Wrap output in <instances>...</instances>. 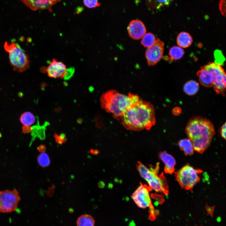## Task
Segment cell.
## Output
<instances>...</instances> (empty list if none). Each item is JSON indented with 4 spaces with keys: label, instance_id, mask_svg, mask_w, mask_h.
Instances as JSON below:
<instances>
[{
    "label": "cell",
    "instance_id": "1",
    "mask_svg": "<svg viewBox=\"0 0 226 226\" xmlns=\"http://www.w3.org/2000/svg\"><path fill=\"white\" fill-rule=\"evenodd\" d=\"M119 120L128 130H149L156 123L155 109L150 102L141 99L129 107Z\"/></svg>",
    "mask_w": 226,
    "mask_h": 226
},
{
    "label": "cell",
    "instance_id": "2",
    "mask_svg": "<svg viewBox=\"0 0 226 226\" xmlns=\"http://www.w3.org/2000/svg\"><path fill=\"white\" fill-rule=\"evenodd\" d=\"M186 132L193 145L194 150L201 153L208 147L215 133L212 122L202 116L191 118L186 126Z\"/></svg>",
    "mask_w": 226,
    "mask_h": 226
},
{
    "label": "cell",
    "instance_id": "3",
    "mask_svg": "<svg viewBox=\"0 0 226 226\" xmlns=\"http://www.w3.org/2000/svg\"><path fill=\"white\" fill-rule=\"evenodd\" d=\"M141 99L137 94L130 93L125 94L116 90H110L101 96V106L106 112L111 114L114 118L119 120L129 107Z\"/></svg>",
    "mask_w": 226,
    "mask_h": 226
},
{
    "label": "cell",
    "instance_id": "4",
    "mask_svg": "<svg viewBox=\"0 0 226 226\" xmlns=\"http://www.w3.org/2000/svg\"><path fill=\"white\" fill-rule=\"evenodd\" d=\"M4 46L8 53L10 64L14 71L23 72L28 69L30 65L29 57L18 43L6 41Z\"/></svg>",
    "mask_w": 226,
    "mask_h": 226
},
{
    "label": "cell",
    "instance_id": "5",
    "mask_svg": "<svg viewBox=\"0 0 226 226\" xmlns=\"http://www.w3.org/2000/svg\"><path fill=\"white\" fill-rule=\"evenodd\" d=\"M137 169L141 176L148 183L149 187L157 192L168 193V187L163 177L159 176L157 173L159 165L155 168L149 169L146 166L138 162Z\"/></svg>",
    "mask_w": 226,
    "mask_h": 226
},
{
    "label": "cell",
    "instance_id": "6",
    "mask_svg": "<svg viewBox=\"0 0 226 226\" xmlns=\"http://www.w3.org/2000/svg\"><path fill=\"white\" fill-rule=\"evenodd\" d=\"M201 172L200 170L186 165L176 172V179L183 188L191 189L199 180Z\"/></svg>",
    "mask_w": 226,
    "mask_h": 226
},
{
    "label": "cell",
    "instance_id": "7",
    "mask_svg": "<svg viewBox=\"0 0 226 226\" xmlns=\"http://www.w3.org/2000/svg\"><path fill=\"white\" fill-rule=\"evenodd\" d=\"M203 67L213 74L212 86L216 93L224 96L226 87V75L221 65L216 63L209 62Z\"/></svg>",
    "mask_w": 226,
    "mask_h": 226
},
{
    "label": "cell",
    "instance_id": "8",
    "mask_svg": "<svg viewBox=\"0 0 226 226\" xmlns=\"http://www.w3.org/2000/svg\"><path fill=\"white\" fill-rule=\"evenodd\" d=\"M20 200L19 193L16 189L0 191V213L15 211Z\"/></svg>",
    "mask_w": 226,
    "mask_h": 226
},
{
    "label": "cell",
    "instance_id": "9",
    "mask_svg": "<svg viewBox=\"0 0 226 226\" xmlns=\"http://www.w3.org/2000/svg\"><path fill=\"white\" fill-rule=\"evenodd\" d=\"M149 187L142 184L132 193L131 198L140 208H146L152 205Z\"/></svg>",
    "mask_w": 226,
    "mask_h": 226
},
{
    "label": "cell",
    "instance_id": "10",
    "mask_svg": "<svg viewBox=\"0 0 226 226\" xmlns=\"http://www.w3.org/2000/svg\"><path fill=\"white\" fill-rule=\"evenodd\" d=\"M164 43L157 38L154 44L147 48L145 52L146 58L148 66H153L162 58L164 50Z\"/></svg>",
    "mask_w": 226,
    "mask_h": 226
},
{
    "label": "cell",
    "instance_id": "11",
    "mask_svg": "<svg viewBox=\"0 0 226 226\" xmlns=\"http://www.w3.org/2000/svg\"><path fill=\"white\" fill-rule=\"evenodd\" d=\"M48 76L51 78H64L67 72L66 65L62 62L53 59L46 69Z\"/></svg>",
    "mask_w": 226,
    "mask_h": 226
},
{
    "label": "cell",
    "instance_id": "12",
    "mask_svg": "<svg viewBox=\"0 0 226 226\" xmlns=\"http://www.w3.org/2000/svg\"><path fill=\"white\" fill-rule=\"evenodd\" d=\"M127 30L130 37L135 40L141 39L146 33V29L144 24L142 21L138 20H132L128 26Z\"/></svg>",
    "mask_w": 226,
    "mask_h": 226
},
{
    "label": "cell",
    "instance_id": "13",
    "mask_svg": "<svg viewBox=\"0 0 226 226\" xmlns=\"http://www.w3.org/2000/svg\"><path fill=\"white\" fill-rule=\"evenodd\" d=\"M28 7L33 10L47 9L52 11V6L61 0H21Z\"/></svg>",
    "mask_w": 226,
    "mask_h": 226
},
{
    "label": "cell",
    "instance_id": "14",
    "mask_svg": "<svg viewBox=\"0 0 226 226\" xmlns=\"http://www.w3.org/2000/svg\"><path fill=\"white\" fill-rule=\"evenodd\" d=\"M200 83L207 87L212 86L213 75L212 73L205 69L203 66L196 73Z\"/></svg>",
    "mask_w": 226,
    "mask_h": 226
},
{
    "label": "cell",
    "instance_id": "15",
    "mask_svg": "<svg viewBox=\"0 0 226 226\" xmlns=\"http://www.w3.org/2000/svg\"><path fill=\"white\" fill-rule=\"evenodd\" d=\"M160 159L165 165L164 171L167 173L172 174L175 171L176 161L171 155L165 151L161 152L159 154Z\"/></svg>",
    "mask_w": 226,
    "mask_h": 226
},
{
    "label": "cell",
    "instance_id": "16",
    "mask_svg": "<svg viewBox=\"0 0 226 226\" xmlns=\"http://www.w3.org/2000/svg\"><path fill=\"white\" fill-rule=\"evenodd\" d=\"M173 0H146V4L149 9L156 11L168 7Z\"/></svg>",
    "mask_w": 226,
    "mask_h": 226
},
{
    "label": "cell",
    "instance_id": "17",
    "mask_svg": "<svg viewBox=\"0 0 226 226\" xmlns=\"http://www.w3.org/2000/svg\"><path fill=\"white\" fill-rule=\"evenodd\" d=\"M192 37L189 33L182 32L178 35L177 38V43L179 47L187 48L190 46L192 43Z\"/></svg>",
    "mask_w": 226,
    "mask_h": 226
},
{
    "label": "cell",
    "instance_id": "18",
    "mask_svg": "<svg viewBox=\"0 0 226 226\" xmlns=\"http://www.w3.org/2000/svg\"><path fill=\"white\" fill-rule=\"evenodd\" d=\"M184 54V51L181 47L178 46L171 47L169 53V56L167 58L169 62H171L181 58Z\"/></svg>",
    "mask_w": 226,
    "mask_h": 226
},
{
    "label": "cell",
    "instance_id": "19",
    "mask_svg": "<svg viewBox=\"0 0 226 226\" xmlns=\"http://www.w3.org/2000/svg\"><path fill=\"white\" fill-rule=\"evenodd\" d=\"M179 146L184 153L187 155H191L194 150L193 145L189 139L185 138L179 141Z\"/></svg>",
    "mask_w": 226,
    "mask_h": 226
},
{
    "label": "cell",
    "instance_id": "20",
    "mask_svg": "<svg viewBox=\"0 0 226 226\" xmlns=\"http://www.w3.org/2000/svg\"><path fill=\"white\" fill-rule=\"evenodd\" d=\"M199 89V83L193 80H191L187 82L183 87L184 92L189 95H194L198 92Z\"/></svg>",
    "mask_w": 226,
    "mask_h": 226
},
{
    "label": "cell",
    "instance_id": "21",
    "mask_svg": "<svg viewBox=\"0 0 226 226\" xmlns=\"http://www.w3.org/2000/svg\"><path fill=\"white\" fill-rule=\"evenodd\" d=\"M94 220L91 215L86 214L80 216L77 221V226H94Z\"/></svg>",
    "mask_w": 226,
    "mask_h": 226
},
{
    "label": "cell",
    "instance_id": "22",
    "mask_svg": "<svg viewBox=\"0 0 226 226\" xmlns=\"http://www.w3.org/2000/svg\"><path fill=\"white\" fill-rule=\"evenodd\" d=\"M20 121L23 125L31 126L35 122V117L31 112L26 111L21 114Z\"/></svg>",
    "mask_w": 226,
    "mask_h": 226
},
{
    "label": "cell",
    "instance_id": "23",
    "mask_svg": "<svg viewBox=\"0 0 226 226\" xmlns=\"http://www.w3.org/2000/svg\"><path fill=\"white\" fill-rule=\"evenodd\" d=\"M156 39L155 35L152 33H146L141 38V43L144 47L148 48L154 44Z\"/></svg>",
    "mask_w": 226,
    "mask_h": 226
},
{
    "label": "cell",
    "instance_id": "24",
    "mask_svg": "<svg viewBox=\"0 0 226 226\" xmlns=\"http://www.w3.org/2000/svg\"><path fill=\"white\" fill-rule=\"evenodd\" d=\"M37 159L38 164L42 167L48 166L50 164V160L48 155L44 153L40 154L38 156Z\"/></svg>",
    "mask_w": 226,
    "mask_h": 226
},
{
    "label": "cell",
    "instance_id": "25",
    "mask_svg": "<svg viewBox=\"0 0 226 226\" xmlns=\"http://www.w3.org/2000/svg\"><path fill=\"white\" fill-rule=\"evenodd\" d=\"M83 2L84 6L89 8H95L100 5L98 0H83Z\"/></svg>",
    "mask_w": 226,
    "mask_h": 226
},
{
    "label": "cell",
    "instance_id": "26",
    "mask_svg": "<svg viewBox=\"0 0 226 226\" xmlns=\"http://www.w3.org/2000/svg\"><path fill=\"white\" fill-rule=\"evenodd\" d=\"M219 8L221 14L223 16L226 15V0H220L219 3Z\"/></svg>",
    "mask_w": 226,
    "mask_h": 226
},
{
    "label": "cell",
    "instance_id": "27",
    "mask_svg": "<svg viewBox=\"0 0 226 226\" xmlns=\"http://www.w3.org/2000/svg\"><path fill=\"white\" fill-rule=\"evenodd\" d=\"M55 137L56 141L58 144H62L66 141L65 139V135L63 133L61 134L60 136L56 134Z\"/></svg>",
    "mask_w": 226,
    "mask_h": 226
},
{
    "label": "cell",
    "instance_id": "28",
    "mask_svg": "<svg viewBox=\"0 0 226 226\" xmlns=\"http://www.w3.org/2000/svg\"><path fill=\"white\" fill-rule=\"evenodd\" d=\"M33 130V128L30 126L23 125L22 131L23 133H29L31 132Z\"/></svg>",
    "mask_w": 226,
    "mask_h": 226
},
{
    "label": "cell",
    "instance_id": "29",
    "mask_svg": "<svg viewBox=\"0 0 226 226\" xmlns=\"http://www.w3.org/2000/svg\"><path fill=\"white\" fill-rule=\"evenodd\" d=\"M55 188V186L53 184H52L48 189L46 191V195L50 197L53 196L54 193Z\"/></svg>",
    "mask_w": 226,
    "mask_h": 226
},
{
    "label": "cell",
    "instance_id": "30",
    "mask_svg": "<svg viewBox=\"0 0 226 226\" xmlns=\"http://www.w3.org/2000/svg\"><path fill=\"white\" fill-rule=\"evenodd\" d=\"M226 123L223 124L221 127L220 133L221 137L224 139H226Z\"/></svg>",
    "mask_w": 226,
    "mask_h": 226
},
{
    "label": "cell",
    "instance_id": "31",
    "mask_svg": "<svg viewBox=\"0 0 226 226\" xmlns=\"http://www.w3.org/2000/svg\"><path fill=\"white\" fill-rule=\"evenodd\" d=\"M37 149L41 153H44L46 150V146L44 145H41L37 148Z\"/></svg>",
    "mask_w": 226,
    "mask_h": 226
},
{
    "label": "cell",
    "instance_id": "32",
    "mask_svg": "<svg viewBox=\"0 0 226 226\" xmlns=\"http://www.w3.org/2000/svg\"><path fill=\"white\" fill-rule=\"evenodd\" d=\"M181 109L178 107L174 108L173 110V113L175 115H179L181 113Z\"/></svg>",
    "mask_w": 226,
    "mask_h": 226
},
{
    "label": "cell",
    "instance_id": "33",
    "mask_svg": "<svg viewBox=\"0 0 226 226\" xmlns=\"http://www.w3.org/2000/svg\"><path fill=\"white\" fill-rule=\"evenodd\" d=\"M98 186L100 188H103L105 186V183L102 181H100L98 184Z\"/></svg>",
    "mask_w": 226,
    "mask_h": 226
},
{
    "label": "cell",
    "instance_id": "34",
    "mask_svg": "<svg viewBox=\"0 0 226 226\" xmlns=\"http://www.w3.org/2000/svg\"><path fill=\"white\" fill-rule=\"evenodd\" d=\"M90 152L94 155H96L98 154L99 153L98 150H94L93 149H91L90 150Z\"/></svg>",
    "mask_w": 226,
    "mask_h": 226
},
{
    "label": "cell",
    "instance_id": "35",
    "mask_svg": "<svg viewBox=\"0 0 226 226\" xmlns=\"http://www.w3.org/2000/svg\"><path fill=\"white\" fill-rule=\"evenodd\" d=\"M207 210L209 213L211 214L213 213V208L211 207H208L207 208Z\"/></svg>",
    "mask_w": 226,
    "mask_h": 226
},
{
    "label": "cell",
    "instance_id": "36",
    "mask_svg": "<svg viewBox=\"0 0 226 226\" xmlns=\"http://www.w3.org/2000/svg\"><path fill=\"white\" fill-rule=\"evenodd\" d=\"M217 220L218 222H220L221 220V218L220 217H218L217 218Z\"/></svg>",
    "mask_w": 226,
    "mask_h": 226
}]
</instances>
